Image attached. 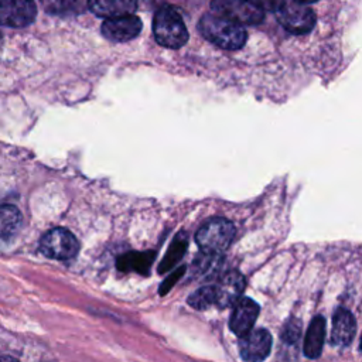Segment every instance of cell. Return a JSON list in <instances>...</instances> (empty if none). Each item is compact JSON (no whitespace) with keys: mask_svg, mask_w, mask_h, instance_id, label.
Wrapping results in <instances>:
<instances>
[{"mask_svg":"<svg viewBox=\"0 0 362 362\" xmlns=\"http://www.w3.org/2000/svg\"><path fill=\"white\" fill-rule=\"evenodd\" d=\"M21 221V212L14 205H0V239L14 235Z\"/></svg>","mask_w":362,"mask_h":362,"instance_id":"cell-16","label":"cell"},{"mask_svg":"<svg viewBox=\"0 0 362 362\" xmlns=\"http://www.w3.org/2000/svg\"><path fill=\"white\" fill-rule=\"evenodd\" d=\"M187 245H188V242H187V239L184 236H181V235L177 236L173 240V243L170 245L167 253L164 255V257H163V260H161V263L158 266V272L160 273L170 272V269H173L178 263V260H181V257L184 256Z\"/></svg>","mask_w":362,"mask_h":362,"instance_id":"cell-17","label":"cell"},{"mask_svg":"<svg viewBox=\"0 0 362 362\" xmlns=\"http://www.w3.org/2000/svg\"><path fill=\"white\" fill-rule=\"evenodd\" d=\"M153 34L156 41L171 49L181 48L188 41V30L180 13L171 7H161L153 18Z\"/></svg>","mask_w":362,"mask_h":362,"instance_id":"cell-2","label":"cell"},{"mask_svg":"<svg viewBox=\"0 0 362 362\" xmlns=\"http://www.w3.org/2000/svg\"><path fill=\"white\" fill-rule=\"evenodd\" d=\"M211 8L215 16L240 25L259 24L264 18V11L249 0H211Z\"/></svg>","mask_w":362,"mask_h":362,"instance_id":"cell-4","label":"cell"},{"mask_svg":"<svg viewBox=\"0 0 362 362\" xmlns=\"http://www.w3.org/2000/svg\"><path fill=\"white\" fill-rule=\"evenodd\" d=\"M42 255L57 260H69L76 256L79 243L72 232L65 228H54L48 230L40 240Z\"/></svg>","mask_w":362,"mask_h":362,"instance_id":"cell-5","label":"cell"},{"mask_svg":"<svg viewBox=\"0 0 362 362\" xmlns=\"http://www.w3.org/2000/svg\"><path fill=\"white\" fill-rule=\"evenodd\" d=\"M235 225L225 218H212L197 232L198 246L208 255H219L229 247L235 238Z\"/></svg>","mask_w":362,"mask_h":362,"instance_id":"cell-3","label":"cell"},{"mask_svg":"<svg viewBox=\"0 0 362 362\" xmlns=\"http://www.w3.org/2000/svg\"><path fill=\"white\" fill-rule=\"evenodd\" d=\"M259 304L249 298V297H240L232 308L230 317H229V328L233 334L238 337H242L247 334L250 329H253V325L259 315Z\"/></svg>","mask_w":362,"mask_h":362,"instance_id":"cell-10","label":"cell"},{"mask_svg":"<svg viewBox=\"0 0 362 362\" xmlns=\"http://www.w3.org/2000/svg\"><path fill=\"white\" fill-rule=\"evenodd\" d=\"M184 272H185V267H184V266L180 267V269H177L175 272H173V273L163 281V284H161L160 288H158V293H160L161 296H164L165 293H168V291L174 287V284L178 281V279L184 274Z\"/></svg>","mask_w":362,"mask_h":362,"instance_id":"cell-21","label":"cell"},{"mask_svg":"<svg viewBox=\"0 0 362 362\" xmlns=\"http://www.w3.org/2000/svg\"><path fill=\"white\" fill-rule=\"evenodd\" d=\"M355 332L356 321L354 315L345 308H338L332 317L331 344L335 346H346L352 342Z\"/></svg>","mask_w":362,"mask_h":362,"instance_id":"cell-12","label":"cell"},{"mask_svg":"<svg viewBox=\"0 0 362 362\" xmlns=\"http://www.w3.org/2000/svg\"><path fill=\"white\" fill-rule=\"evenodd\" d=\"M198 30L205 40L222 49H239L247 38L243 25L215 14H205L198 23Z\"/></svg>","mask_w":362,"mask_h":362,"instance_id":"cell-1","label":"cell"},{"mask_svg":"<svg viewBox=\"0 0 362 362\" xmlns=\"http://www.w3.org/2000/svg\"><path fill=\"white\" fill-rule=\"evenodd\" d=\"M141 20L137 16L129 14L116 18H107L102 23V34L113 42H124L136 38L141 31Z\"/></svg>","mask_w":362,"mask_h":362,"instance_id":"cell-9","label":"cell"},{"mask_svg":"<svg viewBox=\"0 0 362 362\" xmlns=\"http://www.w3.org/2000/svg\"><path fill=\"white\" fill-rule=\"evenodd\" d=\"M301 335V322L297 318H290L281 329V341L286 344H296Z\"/></svg>","mask_w":362,"mask_h":362,"instance_id":"cell-20","label":"cell"},{"mask_svg":"<svg viewBox=\"0 0 362 362\" xmlns=\"http://www.w3.org/2000/svg\"><path fill=\"white\" fill-rule=\"evenodd\" d=\"M325 318L321 315H317L311 320L304 341V355L307 358L315 359L321 355L325 341Z\"/></svg>","mask_w":362,"mask_h":362,"instance_id":"cell-14","label":"cell"},{"mask_svg":"<svg viewBox=\"0 0 362 362\" xmlns=\"http://www.w3.org/2000/svg\"><path fill=\"white\" fill-rule=\"evenodd\" d=\"M156 259V252H129L117 259V269L123 273L137 272L147 274L153 262Z\"/></svg>","mask_w":362,"mask_h":362,"instance_id":"cell-15","label":"cell"},{"mask_svg":"<svg viewBox=\"0 0 362 362\" xmlns=\"http://www.w3.org/2000/svg\"><path fill=\"white\" fill-rule=\"evenodd\" d=\"M0 362H18V361L14 359V358H11V356H1V358H0Z\"/></svg>","mask_w":362,"mask_h":362,"instance_id":"cell-23","label":"cell"},{"mask_svg":"<svg viewBox=\"0 0 362 362\" xmlns=\"http://www.w3.org/2000/svg\"><path fill=\"white\" fill-rule=\"evenodd\" d=\"M89 10L103 18H116L132 14L137 7V0H88Z\"/></svg>","mask_w":362,"mask_h":362,"instance_id":"cell-13","label":"cell"},{"mask_svg":"<svg viewBox=\"0 0 362 362\" xmlns=\"http://www.w3.org/2000/svg\"><path fill=\"white\" fill-rule=\"evenodd\" d=\"M253 4H256L262 10H269V11H277L283 4L284 0H249Z\"/></svg>","mask_w":362,"mask_h":362,"instance_id":"cell-22","label":"cell"},{"mask_svg":"<svg viewBox=\"0 0 362 362\" xmlns=\"http://www.w3.org/2000/svg\"><path fill=\"white\" fill-rule=\"evenodd\" d=\"M296 1H298V3H303V4H305V3H314V1H317V0H296Z\"/></svg>","mask_w":362,"mask_h":362,"instance_id":"cell-24","label":"cell"},{"mask_svg":"<svg viewBox=\"0 0 362 362\" xmlns=\"http://www.w3.org/2000/svg\"><path fill=\"white\" fill-rule=\"evenodd\" d=\"M245 277L239 272H229L214 286L215 304L221 308L233 305L245 290Z\"/></svg>","mask_w":362,"mask_h":362,"instance_id":"cell-11","label":"cell"},{"mask_svg":"<svg viewBox=\"0 0 362 362\" xmlns=\"http://www.w3.org/2000/svg\"><path fill=\"white\" fill-rule=\"evenodd\" d=\"M37 16L33 0H0V25L21 28L30 25Z\"/></svg>","mask_w":362,"mask_h":362,"instance_id":"cell-7","label":"cell"},{"mask_svg":"<svg viewBox=\"0 0 362 362\" xmlns=\"http://www.w3.org/2000/svg\"><path fill=\"white\" fill-rule=\"evenodd\" d=\"M45 8L52 14H72L81 10L79 0H45Z\"/></svg>","mask_w":362,"mask_h":362,"instance_id":"cell-19","label":"cell"},{"mask_svg":"<svg viewBox=\"0 0 362 362\" xmlns=\"http://www.w3.org/2000/svg\"><path fill=\"white\" fill-rule=\"evenodd\" d=\"M272 349V335L264 328L250 329L239 339V352L246 362L264 361Z\"/></svg>","mask_w":362,"mask_h":362,"instance_id":"cell-8","label":"cell"},{"mask_svg":"<svg viewBox=\"0 0 362 362\" xmlns=\"http://www.w3.org/2000/svg\"><path fill=\"white\" fill-rule=\"evenodd\" d=\"M277 21L291 34L310 33L315 25L314 11L298 1H290L283 4L277 11Z\"/></svg>","mask_w":362,"mask_h":362,"instance_id":"cell-6","label":"cell"},{"mask_svg":"<svg viewBox=\"0 0 362 362\" xmlns=\"http://www.w3.org/2000/svg\"><path fill=\"white\" fill-rule=\"evenodd\" d=\"M188 304L195 310H205L211 305H215V290L214 286H204L195 290L188 297Z\"/></svg>","mask_w":362,"mask_h":362,"instance_id":"cell-18","label":"cell"}]
</instances>
